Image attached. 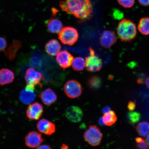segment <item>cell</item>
<instances>
[{
    "instance_id": "cell-1",
    "label": "cell",
    "mask_w": 149,
    "mask_h": 149,
    "mask_svg": "<svg viewBox=\"0 0 149 149\" xmlns=\"http://www.w3.org/2000/svg\"><path fill=\"white\" fill-rule=\"evenodd\" d=\"M59 5L63 11L73 15L80 23L92 17L93 5L90 0H65L60 1Z\"/></svg>"
},
{
    "instance_id": "cell-2",
    "label": "cell",
    "mask_w": 149,
    "mask_h": 149,
    "mask_svg": "<svg viewBox=\"0 0 149 149\" xmlns=\"http://www.w3.org/2000/svg\"><path fill=\"white\" fill-rule=\"evenodd\" d=\"M117 33L122 42H129L134 40L137 33L136 26L132 20L124 19L117 26Z\"/></svg>"
},
{
    "instance_id": "cell-3",
    "label": "cell",
    "mask_w": 149,
    "mask_h": 149,
    "mask_svg": "<svg viewBox=\"0 0 149 149\" xmlns=\"http://www.w3.org/2000/svg\"><path fill=\"white\" fill-rule=\"evenodd\" d=\"M25 79L26 83L25 88L26 90L34 91L35 87L37 86H42L41 83L43 79L42 74L34 68L28 69L26 71Z\"/></svg>"
},
{
    "instance_id": "cell-4",
    "label": "cell",
    "mask_w": 149,
    "mask_h": 149,
    "mask_svg": "<svg viewBox=\"0 0 149 149\" xmlns=\"http://www.w3.org/2000/svg\"><path fill=\"white\" fill-rule=\"evenodd\" d=\"M79 33L75 28L67 26L63 28L58 35V38L63 44L72 46L77 41Z\"/></svg>"
},
{
    "instance_id": "cell-5",
    "label": "cell",
    "mask_w": 149,
    "mask_h": 149,
    "mask_svg": "<svg viewBox=\"0 0 149 149\" xmlns=\"http://www.w3.org/2000/svg\"><path fill=\"white\" fill-rule=\"evenodd\" d=\"M84 139L88 144L93 147L99 145L102 138V134L99 128L95 125H90L84 135Z\"/></svg>"
},
{
    "instance_id": "cell-6",
    "label": "cell",
    "mask_w": 149,
    "mask_h": 149,
    "mask_svg": "<svg viewBox=\"0 0 149 149\" xmlns=\"http://www.w3.org/2000/svg\"><path fill=\"white\" fill-rule=\"evenodd\" d=\"M64 90L65 94L69 98L74 99L79 97L82 92L81 84L76 80H70L65 84Z\"/></svg>"
},
{
    "instance_id": "cell-7",
    "label": "cell",
    "mask_w": 149,
    "mask_h": 149,
    "mask_svg": "<svg viewBox=\"0 0 149 149\" xmlns=\"http://www.w3.org/2000/svg\"><path fill=\"white\" fill-rule=\"evenodd\" d=\"M89 51L90 55L86 58L87 70L92 72L99 71L102 68V61L95 54L94 50L92 48H89Z\"/></svg>"
},
{
    "instance_id": "cell-8",
    "label": "cell",
    "mask_w": 149,
    "mask_h": 149,
    "mask_svg": "<svg viewBox=\"0 0 149 149\" xmlns=\"http://www.w3.org/2000/svg\"><path fill=\"white\" fill-rule=\"evenodd\" d=\"M44 141L42 135L35 131L30 132L25 138L26 145L30 148H37Z\"/></svg>"
},
{
    "instance_id": "cell-9",
    "label": "cell",
    "mask_w": 149,
    "mask_h": 149,
    "mask_svg": "<svg viewBox=\"0 0 149 149\" xmlns=\"http://www.w3.org/2000/svg\"><path fill=\"white\" fill-rule=\"evenodd\" d=\"M67 118L72 122L79 123L81 121L83 116L82 109L77 106H72L69 107L65 111Z\"/></svg>"
},
{
    "instance_id": "cell-10",
    "label": "cell",
    "mask_w": 149,
    "mask_h": 149,
    "mask_svg": "<svg viewBox=\"0 0 149 149\" xmlns=\"http://www.w3.org/2000/svg\"><path fill=\"white\" fill-rule=\"evenodd\" d=\"M44 111L43 107L39 102H36L30 104L26 111V115L28 118L32 120H37L42 116Z\"/></svg>"
},
{
    "instance_id": "cell-11",
    "label": "cell",
    "mask_w": 149,
    "mask_h": 149,
    "mask_svg": "<svg viewBox=\"0 0 149 149\" xmlns=\"http://www.w3.org/2000/svg\"><path fill=\"white\" fill-rule=\"evenodd\" d=\"M73 59V56L66 50L59 52L56 57L57 62L64 69L70 67Z\"/></svg>"
},
{
    "instance_id": "cell-12",
    "label": "cell",
    "mask_w": 149,
    "mask_h": 149,
    "mask_svg": "<svg viewBox=\"0 0 149 149\" xmlns=\"http://www.w3.org/2000/svg\"><path fill=\"white\" fill-rule=\"evenodd\" d=\"M117 41L116 34L110 31H105L100 39V42L102 47L109 48L112 46Z\"/></svg>"
},
{
    "instance_id": "cell-13",
    "label": "cell",
    "mask_w": 149,
    "mask_h": 149,
    "mask_svg": "<svg viewBox=\"0 0 149 149\" xmlns=\"http://www.w3.org/2000/svg\"><path fill=\"white\" fill-rule=\"evenodd\" d=\"M37 128L40 133L48 135L53 134L56 131L55 124L45 119L39 121L37 124Z\"/></svg>"
},
{
    "instance_id": "cell-14",
    "label": "cell",
    "mask_w": 149,
    "mask_h": 149,
    "mask_svg": "<svg viewBox=\"0 0 149 149\" xmlns=\"http://www.w3.org/2000/svg\"><path fill=\"white\" fill-rule=\"evenodd\" d=\"M45 105L51 106L56 101L57 97L53 90L50 88H47L40 93L39 95Z\"/></svg>"
},
{
    "instance_id": "cell-15",
    "label": "cell",
    "mask_w": 149,
    "mask_h": 149,
    "mask_svg": "<svg viewBox=\"0 0 149 149\" xmlns=\"http://www.w3.org/2000/svg\"><path fill=\"white\" fill-rule=\"evenodd\" d=\"M47 30L52 33H57L62 29L63 25L60 20L57 18H51L46 22Z\"/></svg>"
},
{
    "instance_id": "cell-16",
    "label": "cell",
    "mask_w": 149,
    "mask_h": 149,
    "mask_svg": "<svg viewBox=\"0 0 149 149\" xmlns=\"http://www.w3.org/2000/svg\"><path fill=\"white\" fill-rule=\"evenodd\" d=\"M61 46L60 43L55 39H52L48 42L45 46V49L48 55L55 56L60 52Z\"/></svg>"
},
{
    "instance_id": "cell-17",
    "label": "cell",
    "mask_w": 149,
    "mask_h": 149,
    "mask_svg": "<svg viewBox=\"0 0 149 149\" xmlns=\"http://www.w3.org/2000/svg\"><path fill=\"white\" fill-rule=\"evenodd\" d=\"M22 46V43L19 41L16 40L13 42L4 51L5 55L6 58L10 61L14 60L17 53L21 48Z\"/></svg>"
},
{
    "instance_id": "cell-18",
    "label": "cell",
    "mask_w": 149,
    "mask_h": 149,
    "mask_svg": "<svg viewBox=\"0 0 149 149\" xmlns=\"http://www.w3.org/2000/svg\"><path fill=\"white\" fill-rule=\"evenodd\" d=\"M15 79L14 74L8 69L3 68L0 70V85L12 83Z\"/></svg>"
},
{
    "instance_id": "cell-19",
    "label": "cell",
    "mask_w": 149,
    "mask_h": 149,
    "mask_svg": "<svg viewBox=\"0 0 149 149\" xmlns=\"http://www.w3.org/2000/svg\"><path fill=\"white\" fill-rule=\"evenodd\" d=\"M36 95L34 91L27 90L23 89L19 95L20 101L25 104H29L32 103L36 98Z\"/></svg>"
},
{
    "instance_id": "cell-20",
    "label": "cell",
    "mask_w": 149,
    "mask_h": 149,
    "mask_svg": "<svg viewBox=\"0 0 149 149\" xmlns=\"http://www.w3.org/2000/svg\"><path fill=\"white\" fill-rule=\"evenodd\" d=\"M105 125L111 126L115 123L117 120V117L115 112L110 111L104 113L102 117Z\"/></svg>"
},
{
    "instance_id": "cell-21",
    "label": "cell",
    "mask_w": 149,
    "mask_h": 149,
    "mask_svg": "<svg viewBox=\"0 0 149 149\" xmlns=\"http://www.w3.org/2000/svg\"><path fill=\"white\" fill-rule=\"evenodd\" d=\"M138 29L139 32L143 35H149V17H144L139 20Z\"/></svg>"
},
{
    "instance_id": "cell-22",
    "label": "cell",
    "mask_w": 149,
    "mask_h": 149,
    "mask_svg": "<svg viewBox=\"0 0 149 149\" xmlns=\"http://www.w3.org/2000/svg\"><path fill=\"white\" fill-rule=\"evenodd\" d=\"M102 83L101 78L96 75L89 78L87 82L89 88L93 90H97L99 89L101 86Z\"/></svg>"
},
{
    "instance_id": "cell-23",
    "label": "cell",
    "mask_w": 149,
    "mask_h": 149,
    "mask_svg": "<svg viewBox=\"0 0 149 149\" xmlns=\"http://www.w3.org/2000/svg\"><path fill=\"white\" fill-rule=\"evenodd\" d=\"M86 62L84 59L81 57H77L73 59L72 63L73 69L76 71H81L84 69Z\"/></svg>"
},
{
    "instance_id": "cell-24",
    "label": "cell",
    "mask_w": 149,
    "mask_h": 149,
    "mask_svg": "<svg viewBox=\"0 0 149 149\" xmlns=\"http://www.w3.org/2000/svg\"><path fill=\"white\" fill-rule=\"evenodd\" d=\"M136 129L139 135L146 136L149 134V123L146 122H140L136 126Z\"/></svg>"
},
{
    "instance_id": "cell-25",
    "label": "cell",
    "mask_w": 149,
    "mask_h": 149,
    "mask_svg": "<svg viewBox=\"0 0 149 149\" xmlns=\"http://www.w3.org/2000/svg\"><path fill=\"white\" fill-rule=\"evenodd\" d=\"M141 115L140 113L137 111L130 112L127 115L128 122L132 125H135L141 120Z\"/></svg>"
},
{
    "instance_id": "cell-26",
    "label": "cell",
    "mask_w": 149,
    "mask_h": 149,
    "mask_svg": "<svg viewBox=\"0 0 149 149\" xmlns=\"http://www.w3.org/2000/svg\"><path fill=\"white\" fill-rule=\"evenodd\" d=\"M119 4L125 8H130L133 6L135 0H117Z\"/></svg>"
},
{
    "instance_id": "cell-27",
    "label": "cell",
    "mask_w": 149,
    "mask_h": 149,
    "mask_svg": "<svg viewBox=\"0 0 149 149\" xmlns=\"http://www.w3.org/2000/svg\"><path fill=\"white\" fill-rule=\"evenodd\" d=\"M7 45L6 39L4 37L0 36V52L5 51Z\"/></svg>"
},
{
    "instance_id": "cell-28",
    "label": "cell",
    "mask_w": 149,
    "mask_h": 149,
    "mask_svg": "<svg viewBox=\"0 0 149 149\" xmlns=\"http://www.w3.org/2000/svg\"><path fill=\"white\" fill-rule=\"evenodd\" d=\"M136 147L138 149H149L148 145L145 142V141L142 143H138L136 145Z\"/></svg>"
},
{
    "instance_id": "cell-29",
    "label": "cell",
    "mask_w": 149,
    "mask_h": 149,
    "mask_svg": "<svg viewBox=\"0 0 149 149\" xmlns=\"http://www.w3.org/2000/svg\"><path fill=\"white\" fill-rule=\"evenodd\" d=\"M136 107V102L134 101H130L128 104L127 109L130 111H133L135 109Z\"/></svg>"
},
{
    "instance_id": "cell-30",
    "label": "cell",
    "mask_w": 149,
    "mask_h": 149,
    "mask_svg": "<svg viewBox=\"0 0 149 149\" xmlns=\"http://www.w3.org/2000/svg\"><path fill=\"white\" fill-rule=\"evenodd\" d=\"M114 14H113L114 17L116 18V19H120L122 18L123 16V14H122L120 11H115Z\"/></svg>"
},
{
    "instance_id": "cell-31",
    "label": "cell",
    "mask_w": 149,
    "mask_h": 149,
    "mask_svg": "<svg viewBox=\"0 0 149 149\" xmlns=\"http://www.w3.org/2000/svg\"><path fill=\"white\" fill-rule=\"evenodd\" d=\"M140 4L144 6H149V0H138Z\"/></svg>"
},
{
    "instance_id": "cell-32",
    "label": "cell",
    "mask_w": 149,
    "mask_h": 149,
    "mask_svg": "<svg viewBox=\"0 0 149 149\" xmlns=\"http://www.w3.org/2000/svg\"><path fill=\"white\" fill-rule=\"evenodd\" d=\"M36 149H52L50 145H42L39 146Z\"/></svg>"
},
{
    "instance_id": "cell-33",
    "label": "cell",
    "mask_w": 149,
    "mask_h": 149,
    "mask_svg": "<svg viewBox=\"0 0 149 149\" xmlns=\"http://www.w3.org/2000/svg\"><path fill=\"white\" fill-rule=\"evenodd\" d=\"M111 111V108L108 106H106L102 109V112L104 113L108 112Z\"/></svg>"
},
{
    "instance_id": "cell-34",
    "label": "cell",
    "mask_w": 149,
    "mask_h": 149,
    "mask_svg": "<svg viewBox=\"0 0 149 149\" xmlns=\"http://www.w3.org/2000/svg\"><path fill=\"white\" fill-rule=\"evenodd\" d=\"M135 141L137 144H138V143H142L145 141L144 139H143L142 138L139 137L136 138L135 139Z\"/></svg>"
},
{
    "instance_id": "cell-35",
    "label": "cell",
    "mask_w": 149,
    "mask_h": 149,
    "mask_svg": "<svg viewBox=\"0 0 149 149\" xmlns=\"http://www.w3.org/2000/svg\"><path fill=\"white\" fill-rule=\"evenodd\" d=\"M99 123L100 124V125H101V126H103L104 125H105V124H104V123L103 122V120H102V118H100L99 120L98 121Z\"/></svg>"
},
{
    "instance_id": "cell-36",
    "label": "cell",
    "mask_w": 149,
    "mask_h": 149,
    "mask_svg": "<svg viewBox=\"0 0 149 149\" xmlns=\"http://www.w3.org/2000/svg\"><path fill=\"white\" fill-rule=\"evenodd\" d=\"M146 84L147 88L149 89V77H148L146 79Z\"/></svg>"
},
{
    "instance_id": "cell-37",
    "label": "cell",
    "mask_w": 149,
    "mask_h": 149,
    "mask_svg": "<svg viewBox=\"0 0 149 149\" xmlns=\"http://www.w3.org/2000/svg\"><path fill=\"white\" fill-rule=\"evenodd\" d=\"M61 149H68V147L65 144H63L61 146Z\"/></svg>"
},
{
    "instance_id": "cell-38",
    "label": "cell",
    "mask_w": 149,
    "mask_h": 149,
    "mask_svg": "<svg viewBox=\"0 0 149 149\" xmlns=\"http://www.w3.org/2000/svg\"><path fill=\"white\" fill-rule=\"evenodd\" d=\"M146 141L147 143H148V144L149 145V135H148V136L147 137Z\"/></svg>"
}]
</instances>
